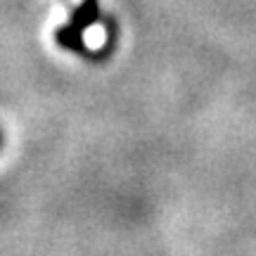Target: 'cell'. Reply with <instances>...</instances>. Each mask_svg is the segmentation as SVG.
<instances>
[{"label":"cell","instance_id":"6da1fadb","mask_svg":"<svg viewBox=\"0 0 256 256\" xmlns=\"http://www.w3.org/2000/svg\"><path fill=\"white\" fill-rule=\"evenodd\" d=\"M95 19H98V2L95 0H83V5L76 8V12L72 14V22L55 34L57 46L66 48V50H83L81 34L83 28L90 26Z\"/></svg>","mask_w":256,"mask_h":256}]
</instances>
